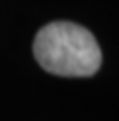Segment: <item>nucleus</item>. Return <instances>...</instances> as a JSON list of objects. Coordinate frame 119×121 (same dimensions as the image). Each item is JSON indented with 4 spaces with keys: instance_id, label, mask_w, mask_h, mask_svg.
I'll list each match as a JSON object with an SVG mask.
<instances>
[{
    "instance_id": "obj_1",
    "label": "nucleus",
    "mask_w": 119,
    "mask_h": 121,
    "mask_svg": "<svg viewBox=\"0 0 119 121\" xmlns=\"http://www.w3.org/2000/svg\"><path fill=\"white\" fill-rule=\"evenodd\" d=\"M34 55L41 68L59 77H91L101 66V50L85 27L52 22L34 38Z\"/></svg>"
}]
</instances>
